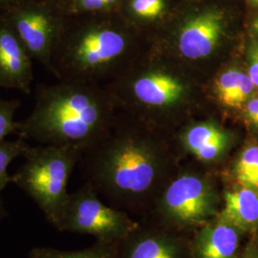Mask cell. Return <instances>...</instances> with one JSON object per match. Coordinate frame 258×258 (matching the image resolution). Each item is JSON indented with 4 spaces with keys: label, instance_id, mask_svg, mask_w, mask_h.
Masks as SVG:
<instances>
[{
    "label": "cell",
    "instance_id": "10",
    "mask_svg": "<svg viewBox=\"0 0 258 258\" xmlns=\"http://www.w3.org/2000/svg\"><path fill=\"white\" fill-rule=\"evenodd\" d=\"M246 233L219 212L195 231L190 241L192 258H239Z\"/></svg>",
    "mask_w": 258,
    "mask_h": 258
},
{
    "label": "cell",
    "instance_id": "9",
    "mask_svg": "<svg viewBox=\"0 0 258 258\" xmlns=\"http://www.w3.org/2000/svg\"><path fill=\"white\" fill-rule=\"evenodd\" d=\"M33 80L32 56L0 18V87L30 94Z\"/></svg>",
    "mask_w": 258,
    "mask_h": 258
},
{
    "label": "cell",
    "instance_id": "26",
    "mask_svg": "<svg viewBox=\"0 0 258 258\" xmlns=\"http://www.w3.org/2000/svg\"><path fill=\"white\" fill-rule=\"evenodd\" d=\"M103 1H104L105 5H106V8H109L113 4L117 3L119 0H103Z\"/></svg>",
    "mask_w": 258,
    "mask_h": 258
},
{
    "label": "cell",
    "instance_id": "28",
    "mask_svg": "<svg viewBox=\"0 0 258 258\" xmlns=\"http://www.w3.org/2000/svg\"><path fill=\"white\" fill-rule=\"evenodd\" d=\"M48 1H51V2H53V3H55L56 5H58L60 8H61V6H62V4L64 3L66 0H48Z\"/></svg>",
    "mask_w": 258,
    "mask_h": 258
},
{
    "label": "cell",
    "instance_id": "14",
    "mask_svg": "<svg viewBox=\"0 0 258 258\" xmlns=\"http://www.w3.org/2000/svg\"><path fill=\"white\" fill-rule=\"evenodd\" d=\"M184 90L175 78L163 73L146 75L133 85V92L146 104L162 106L177 101Z\"/></svg>",
    "mask_w": 258,
    "mask_h": 258
},
{
    "label": "cell",
    "instance_id": "7",
    "mask_svg": "<svg viewBox=\"0 0 258 258\" xmlns=\"http://www.w3.org/2000/svg\"><path fill=\"white\" fill-rule=\"evenodd\" d=\"M33 59L53 75L52 52L65 14L48 0H20L0 16Z\"/></svg>",
    "mask_w": 258,
    "mask_h": 258
},
{
    "label": "cell",
    "instance_id": "27",
    "mask_svg": "<svg viewBox=\"0 0 258 258\" xmlns=\"http://www.w3.org/2000/svg\"><path fill=\"white\" fill-rule=\"evenodd\" d=\"M252 29L254 31V34L256 35L258 38V19L254 20V22L252 23Z\"/></svg>",
    "mask_w": 258,
    "mask_h": 258
},
{
    "label": "cell",
    "instance_id": "6",
    "mask_svg": "<svg viewBox=\"0 0 258 258\" xmlns=\"http://www.w3.org/2000/svg\"><path fill=\"white\" fill-rule=\"evenodd\" d=\"M138 226L127 212L103 203L90 184L69 194L54 224L57 231L89 234L105 243L120 242Z\"/></svg>",
    "mask_w": 258,
    "mask_h": 258
},
{
    "label": "cell",
    "instance_id": "29",
    "mask_svg": "<svg viewBox=\"0 0 258 258\" xmlns=\"http://www.w3.org/2000/svg\"><path fill=\"white\" fill-rule=\"evenodd\" d=\"M253 4H255V5H258V0H250Z\"/></svg>",
    "mask_w": 258,
    "mask_h": 258
},
{
    "label": "cell",
    "instance_id": "18",
    "mask_svg": "<svg viewBox=\"0 0 258 258\" xmlns=\"http://www.w3.org/2000/svg\"><path fill=\"white\" fill-rule=\"evenodd\" d=\"M30 145L27 141L19 138L15 141H4L0 143V194L12 183V175H10L9 166L14 160L23 156Z\"/></svg>",
    "mask_w": 258,
    "mask_h": 258
},
{
    "label": "cell",
    "instance_id": "21",
    "mask_svg": "<svg viewBox=\"0 0 258 258\" xmlns=\"http://www.w3.org/2000/svg\"><path fill=\"white\" fill-rule=\"evenodd\" d=\"M248 75L258 88V41H252L248 51Z\"/></svg>",
    "mask_w": 258,
    "mask_h": 258
},
{
    "label": "cell",
    "instance_id": "1",
    "mask_svg": "<svg viewBox=\"0 0 258 258\" xmlns=\"http://www.w3.org/2000/svg\"><path fill=\"white\" fill-rule=\"evenodd\" d=\"M96 91L81 82L58 80L38 84L31 114L18 121L17 136L37 145L82 151L102 136L105 105Z\"/></svg>",
    "mask_w": 258,
    "mask_h": 258
},
{
    "label": "cell",
    "instance_id": "4",
    "mask_svg": "<svg viewBox=\"0 0 258 258\" xmlns=\"http://www.w3.org/2000/svg\"><path fill=\"white\" fill-rule=\"evenodd\" d=\"M81 151L51 145L29 146L12 183L34 200L54 226L69 196L67 185Z\"/></svg>",
    "mask_w": 258,
    "mask_h": 258
},
{
    "label": "cell",
    "instance_id": "24",
    "mask_svg": "<svg viewBox=\"0 0 258 258\" xmlns=\"http://www.w3.org/2000/svg\"><path fill=\"white\" fill-rule=\"evenodd\" d=\"M20 0H0V16Z\"/></svg>",
    "mask_w": 258,
    "mask_h": 258
},
{
    "label": "cell",
    "instance_id": "2",
    "mask_svg": "<svg viewBox=\"0 0 258 258\" xmlns=\"http://www.w3.org/2000/svg\"><path fill=\"white\" fill-rule=\"evenodd\" d=\"M90 166V185L113 207L137 212L152 206L151 197L156 201L160 163L148 146L129 138L105 141L96 148Z\"/></svg>",
    "mask_w": 258,
    "mask_h": 258
},
{
    "label": "cell",
    "instance_id": "23",
    "mask_svg": "<svg viewBox=\"0 0 258 258\" xmlns=\"http://www.w3.org/2000/svg\"><path fill=\"white\" fill-rule=\"evenodd\" d=\"M239 258H258V234L250 235L249 242L240 252Z\"/></svg>",
    "mask_w": 258,
    "mask_h": 258
},
{
    "label": "cell",
    "instance_id": "5",
    "mask_svg": "<svg viewBox=\"0 0 258 258\" xmlns=\"http://www.w3.org/2000/svg\"><path fill=\"white\" fill-rule=\"evenodd\" d=\"M221 199L204 177L184 173L176 177L159 194L153 211L170 230H198L218 215Z\"/></svg>",
    "mask_w": 258,
    "mask_h": 258
},
{
    "label": "cell",
    "instance_id": "19",
    "mask_svg": "<svg viewBox=\"0 0 258 258\" xmlns=\"http://www.w3.org/2000/svg\"><path fill=\"white\" fill-rule=\"evenodd\" d=\"M19 105V100L0 99V143L11 135H17L18 121L15 120V116Z\"/></svg>",
    "mask_w": 258,
    "mask_h": 258
},
{
    "label": "cell",
    "instance_id": "16",
    "mask_svg": "<svg viewBox=\"0 0 258 258\" xmlns=\"http://www.w3.org/2000/svg\"><path fill=\"white\" fill-rule=\"evenodd\" d=\"M118 243L97 241L91 247L80 250H61L50 247H35L30 250L29 258H116Z\"/></svg>",
    "mask_w": 258,
    "mask_h": 258
},
{
    "label": "cell",
    "instance_id": "20",
    "mask_svg": "<svg viewBox=\"0 0 258 258\" xmlns=\"http://www.w3.org/2000/svg\"><path fill=\"white\" fill-rule=\"evenodd\" d=\"M164 0H132L131 8L142 18L153 19L164 10Z\"/></svg>",
    "mask_w": 258,
    "mask_h": 258
},
{
    "label": "cell",
    "instance_id": "8",
    "mask_svg": "<svg viewBox=\"0 0 258 258\" xmlns=\"http://www.w3.org/2000/svg\"><path fill=\"white\" fill-rule=\"evenodd\" d=\"M116 258H192L190 242L173 230L138 226L118 243Z\"/></svg>",
    "mask_w": 258,
    "mask_h": 258
},
{
    "label": "cell",
    "instance_id": "15",
    "mask_svg": "<svg viewBox=\"0 0 258 258\" xmlns=\"http://www.w3.org/2000/svg\"><path fill=\"white\" fill-rule=\"evenodd\" d=\"M255 85L248 73L239 69H229L222 73L215 82V92L223 105L240 108L253 95Z\"/></svg>",
    "mask_w": 258,
    "mask_h": 258
},
{
    "label": "cell",
    "instance_id": "25",
    "mask_svg": "<svg viewBox=\"0 0 258 258\" xmlns=\"http://www.w3.org/2000/svg\"><path fill=\"white\" fill-rule=\"evenodd\" d=\"M6 215V212L4 210V206H3V202H2V199L0 197V220Z\"/></svg>",
    "mask_w": 258,
    "mask_h": 258
},
{
    "label": "cell",
    "instance_id": "3",
    "mask_svg": "<svg viewBox=\"0 0 258 258\" xmlns=\"http://www.w3.org/2000/svg\"><path fill=\"white\" fill-rule=\"evenodd\" d=\"M124 36L104 24L72 26L66 18L52 52L53 76L57 80L81 82L110 68L125 51Z\"/></svg>",
    "mask_w": 258,
    "mask_h": 258
},
{
    "label": "cell",
    "instance_id": "13",
    "mask_svg": "<svg viewBox=\"0 0 258 258\" xmlns=\"http://www.w3.org/2000/svg\"><path fill=\"white\" fill-rule=\"evenodd\" d=\"M183 142L187 151L205 163L220 159L231 144L226 132L210 123L197 124L188 129Z\"/></svg>",
    "mask_w": 258,
    "mask_h": 258
},
{
    "label": "cell",
    "instance_id": "22",
    "mask_svg": "<svg viewBox=\"0 0 258 258\" xmlns=\"http://www.w3.org/2000/svg\"><path fill=\"white\" fill-rule=\"evenodd\" d=\"M244 107L247 120L252 126L258 129V94L252 95Z\"/></svg>",
    "mask_w": 258,
    "mask_h": 258
},
{
    "label": "cell",
    "instance_id": "17",
    "mask_svg": "<svg viewBox=\"0 0 258 258\" xmlns=\"http://www.w3.org/2000/svg\"><path fill=\"white\" fill-rule=\"evenodd\" d=\"M233 176L237 185L258 189V145L243 149L233 166Z\"/></svg>",
    "mask_w": 258,
    "mask_h": 258
},
{
    "label": "cell",
    "instance_id": "12",
    "mask_svg": "<svg viewBox=\"0 0 258 258\" xmlns=\"http://www.w3.org/2000/svg\"><path fill=\"white\" fill-rule=\"evenodd\" d=\"M220 213L246 234H258V189L237 185L226 190Z\"/></svg>",
    "mask_w": 258,
    "mask_h": 258
},
{
    "label": "cell",
    "instance_id": "11",
    "mask_svg": "<svg viewBox=\"0 0 258 258\" xmlns=\"http://www.w3.org/2000/svg\"><path fill=\"white\" fill-rule=\"evenodd\" d=\"M223 33V16L218 12L200 14L184 24L179 37V50L189 59L211 55Z\"/></svg>",
    "mask_w": 258,
    "mask_h": 258
}]
</instances>
